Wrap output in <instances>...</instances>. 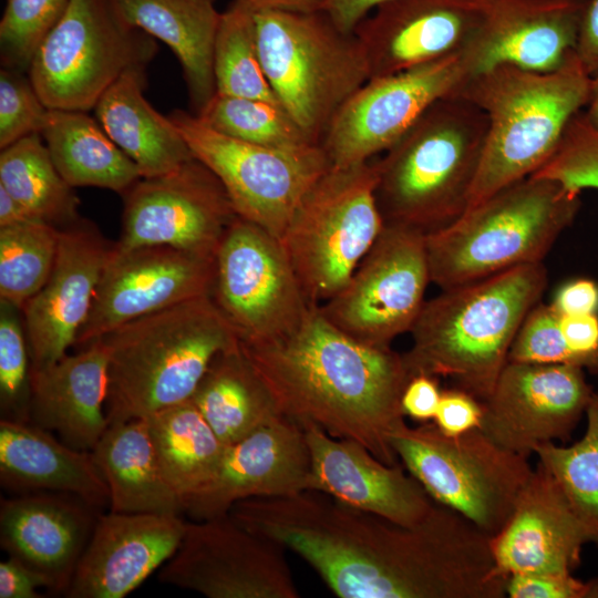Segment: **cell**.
Segmentation results:
<instances>
[{"mask_svg": "<svg viewBox=\"0 0 598 598\" xmlns=\"http://www.w3.org/2000/svg\"><path fill=\"white\" fill-rule=\"evenodd\" d=\"M228 515L306 560L340 598H504L491 537L435 503L403 525L306 491L249 498Z\"/></svg>", "mask_w": 598, "mask_h": 598, "instance_id": "1", "label": "cell"}, {"mask_svg": "<svg viewBox=\"0 0 598 598\" xmlns=\"http://www.w3.org/2000/svg\"><path fill=\"white\" fill-rule=\"evenodd\" d=\"M240 347L281 415L400 464L390 440L405 424L401 398L411 377L403 354L349 337L318 306L293 330Z\"/></svg>", "mask_w": 598, "mask_h": 598, "instance_id": "2", "label": "cell"}, {"mask_svg": "<svg viewBox=\"0 0 598 598\" xmlns=\"http://www.w3.org/2000/svg\"><path fill=\"white\" fill-rule=\"evenodd\" d=\"M548 283L543 262L460 285L424 302L403 353L410 377L448 378L486 400L508 361L519 327Z\"/></svg>", "mask_w": 598, "mask_h": 598, "instance_id": "3", "label": "cell"}, {"mask_svg": "<svg viewBox=\"0 0 598 598\" xmlns=\"http://www.w3.org/2000/svg\"><path fill=\"white\" fill-rule=\"evenodd\" d=\"M488 120L451 94L434 102L379 158L375 198L384 225L430 234L467 209Z\"/></svg>", "mask_w": 598, "mask_h": 598, "instance_id": "4", "label": "cell"}, {"mask_svg": "<svg viewBox=\"0 0 598 598\" xmlns=\"http://www.w3.org/2000/svg\"><path fill=\"white\" fill-rule=\"evenodd\" d=\"M591 80L575 53L551 72L499 63L461 84L454 94L488 120L466 210L535 174L550 158L571 118L585 109Z\"/></svg>", "mask_w": 598, "mask_h": 598, "instance_id": "5", "label": "cell"}, {"mask_svg": "<svg viewBox=\"0 0 598 598\" xmlns=\"http://www.w3.org/2000/svg\"><path fill=\"white\" fill-rule=\"evenodd\" d=\"M109 351V426L188 401L213 360L240 342L210 296L126 322Z\"/></svg>", "mask_w": 598, "mask_h": 598, "instance_id": "6", "label": "cell"}, {"mask_svg": "<svg viewBox=\"0 0 598 598\" xmlns=\"http://www.w3.org/2000/svg\"><path fill=\"white\" fill-rule=\"evenodd\" d=\"M580 193L530 175L426 234L431 282L442 290L542 262L575 220Z\"/></svg>", "mask_w": 598, "mask_h": 598, "instance_id": "7", "label": "cell"}, {"mask_svg": "<svg viewBox=\"0 0 598 598\" xmlns=\"http://www.w3.org/2000/svg\"><path fill=\"white\" fill-rule=\"evenodd\" d=\"M254 16L260 61L277 100L320 144L341 106L370 79L359 40L324 11Z\"/></svg>", "mask_w": 598, "mask_h": 598, "instance_id": "8", "label": "cell"}, {"mask_svg": "<svg viewBox=\"0 0 598 598\" xmlns=\"http://www.w3.org/2000/svg\"><path fill=\"white\" fill-rule=\"evenodd\" d=\"M374 159L330 166L296 208L281 244L311 306L337 295L384 228Z\"/></svg>", "mask_w": 598, "mask_h": 598, "instance_id": "9", "label": "cell"}, {"mask_svg": "<svg viewBox=\"0 0 598 598\" xmlns=\"http://www.w3.org/2000/svg\"><path fill=\"white\" fill-rule=\"evenodd\" d=\"M402 466L429 496L493 537L509 518L533 468L474 429L457 436L434 423L402 425L390 440Z\"/></svg>", "mask_w": 598, "mask_h": 598, "instance_id": "10", "label": "cell"}, {"mask_svg": "<svg viewBox=\"0 0 598 598\" xmlns=\"http://www.w3.org/2000/svg\"><path fill=\"white\" fill-rule=\"evenodd\" d=\"M156 48L110 0H71L37 48L28 76L48 109L87 112L124 72L146 68Z\"/></svg>", "mask_w": 598, "mask_h": 598, "instance_id": "11", "label": "cell"}, {"mask_svg": "<svg viewBox=\"0 0 598 598\" xmlns=\"http://www.w3.org/2000/svg\"><path fill=\"white\" fill-rule=\"evenodd\" d=\"M193 156L223 184L237 216L281 239L302 197L331 166L321 145L282 150L220 134L193 113L173 111Z\"/></svg>", "mask_w": 598, "mask_h": 598, "instance_id": "12", "label": "cell"}, {"mask_svg": "<svg viewBox=\"0 0 598 598\" xmlns=\"http://www.w3.org/2000/svg\"><path fill=\"white\" fill-rule=\"evenodd\" d=\"M210 298L241 342L280 337L311 308L281 240L239 216L215 254Z\"/></svg>", "mask_w": 598, "mask_h": 598, "instance_id": "13", "label": "cell"}, {"mask_svg": "<svg viewBox=\"0 0 598 598\" xmlns=\"http://www.w3.org/2000/svg\"><path fill=\"white\" fill-rule=\"evenodd\" d=\"M429 282L426 234L384 225L346 286L318 308L349 337L389 347L412 329Z\"/></svg>", "mask_w": 598, "mask_h": 598, "instance_id": "14", "label": "cell"}, {"mask_svg": "<svg viewBox=\"0 0 598 598\" xmlns=\"http://www.w3.org/2000/svg\"><path fill=\"white\" fill-rule=\"evenodd\" d=\"M471 76L465 52L372 78L341 106L321 140L331 166L369 162L384 153L437 100Z\"/></svg>", "mask_w": 598, "mask_h": 598, "instance_id": "15", "label": "cell"}, {"mask_svg": "<svg viewBox=\"0 0 598 598\" xmlns=\"http://www.w3.org/2000/svg\"><path fill=\"white\" fill-rule=\"evenodd\" d=\"M123 198L118 250L167 245L215 257L237 217L220 181L195 157L169 173L142 177Z\"/></svg>", "mask_w": 598, "mask_h": 598, "instance_id": "16", "label": "cell"}, {"mask_svg": "<svg viewBox=\"0 0 598 598\" xmlns=\"http://www.w3.org/2000/svg\"><path fill=\"white\" fill-rule=\"evenodd\" d=\"M283 549L229 515L187 523L162 582L208 598H298Z\"/></svg>", "mask_w": 598, "mask_h": 598, "instance_id": "17", "label": "cell"}, {"mask_svg": "<svg viewBox=\"0 0 598 598\" xmlns=\"http://www.w3.org/2000/svg\"><path fill=\"white\" fill-rule=\"evenodd\" d=\"M585 372L569 364L508 361L482 402L480 429L526 458L540 444L567 442L595 393Z\"/></svg>", "mask_w": 598, "mask_h": 598, "instance_id": "18", "label": "cell"}, {"mask_svg": "<svg viewBox=\"0 0 598 598\" xmlns=\"http://www.w3.org/2000/svg\"><path fill=\"white\" fill-rule=\"evenodd\" d=\"M214 269L212 256L167 245L118 250L114 244L74 347L140 317L210 296Z\"/></svg>", "mask_w": 598, "mask_h": 598, "instance_id": "19", "label": "cell"}, {"mask_svg": "<svg viewBox=\"0 0 598 598\" xmlns=\"http://www.w3.org/2000/svg\"><path fill=\"white\" fill-rule=\"evenodd\" d=\"M495 0H389L355 27L370 79L464 52ZM369 79V80H370Z\"/></svg>", "mask_w": 598, "mask_h": 598, "instance_id": "20", "label": "cell"}, {"mask_svg": "<svg viewBox=\"0 0 598 598\" xmlns=\"http://www.w3.org/2000/svg\"><path fill=\"white\" fill-rule=\"evenodd\" d=\"M113 247L114 243L84 218L59 228L50 277L21 309L31 369L56 362L75 346Z\"/></svg>", "mask_w": 598, "mask_h": 598, "instance_id": "21", "label": "cell"}, {"mask_svg": "<svg viewBox=\"0 0 598 598\" xmlns=\"http://www.w3.org/2000/svg\"><path fill=\"white\" fill-rule=\"evenodd\" d=\"M312 491L311 460L303 426L279 415L225 446L212 483L185 507L197 520L228 515L238 502Z\"/></svg>", "mask_w": 598, "mask_h": 598, "instance_id": "22", "label": "cell"}, {"mask_svg": "<svg viewBox=\"0 0 598 598\" xmlns=\"http://www.w3.org/2000/svg\"><path fill=\"white\" fill-rule=\"evenodd\" d=\"M186 525L176 513L99 514L64 596H127L172 558Z\"/></svg>", "mask_w": 598, "mask_h": 598, "instance_id": "23", "label": "cell"}, {"mask_svg": "<svg viewBox=\"0 0 598 598\" xmlns=\"http://www.w3.org/2000/svg\"><path fill=\"white\" fill-rule=\"evenodd\" d=\"M311 460L312 491L403 525H414L435 502L401 464L389 465L357 441L302 425Z\"/></svg>", "mask_w": 598, "mask_h": 598, "instance_id": "24", "label": "cell"}, {"mask_svg": "<svg viewBox=\"0 0 598 598\" xmlns=\"http://www.w3.org/2000/svg\"><path fill=\"white\" fill-rule=\"evenodd\" d=\"M589 543L553 476L539 463L519 493L502 529L491 537L496 573H573Z\"/></svg>", "mask_w": 598, "mask_h": 598, "instance_id": "25", "label": "cell"}, {"mask_svg": "<svg viewBox=\"0 0 598 598\" xmlns=\"http://www.w3.org/2000/svg\"><path fill=\"white\" fill-rule=\"evenodd\" d=\"M587 2L495 0L477 37L465 50L471 76L499 63L535 72L559 69L576 53Z\"/></svg>", "mask_w": 598, "mask_h": 598, "instance_id": "26", "label": "cell"}, {"mask_svg": "<svg viewBox=\"0 0 598 598\" xmlns=\"http://www.w3.org/2000/svg\"><path fill=\"white\" fill-rule=\"evenodd\" d=\"M96 508L64 493H25L0 501V545L65 594L95 526Z\"/></svg>", "mask_w": 598, "mask_h": 598, "instance_id": "27", "label": "cell"}, {"mask_svg": "<svg viewBox=\"0 0 598 598\" xmlns=\"http://www.w3.org/2000/svg\"><path fill=\"white\" fill-rule=\"evenodd\" d=\"M30 422L68 445L92 451L109 427V351L102 338L31 369Z\"/></svg>", "mask_w": 598, "mask_h": 598, "instance_id": "28", "label": "cell"}, {"mask_svg": "<svg viewBox=\"0 0 598 598\" xmlns=\"http://www.w3.org/2000/svg\"><path fill=\"white\" fill-rule=\"evenodd\" d=\"M0 483L16 494H71L96 509L110 503L92 451L74 448L31 422L0 420Z\"/></svg>", "mask_w": 598, "mask_h": 598, "instance_id": "29", "label": "cell"}, {"mask_svg": "<svg viewBox=\"0 0 598 598\" xmlns=\"http://www.w3.org/2000/svg\"><path fill=\"white\" fill-rule=\"evenodd\" d=\"M128 25L166 43L183 70L193 114L216 93L213 55L221 12L215 0H110Z\"/></svg>", "mask_w": 598, "mask_h": 598, "instance_id": "30", "label": "cell"}, {"mask_svg": "<svg viewBox=\"0 0 598 598\" xmlns=\"http://www.w3.org/2000/svg\"><path fill=\"white\" fill-rule=\"evenodd\" d=\"M145 83V68L127 70L93 110L103 130L136 164L142 177H154L194 156L171 118L144 97Z\"/></svg>", "mask_w": 598, "mask_h": 598, "instance_id": "31", "label": "cell"}, {"mask_svg": "<svg viewBox=\"0 0 598 598\" xmlns=\"http://www.w3.org/2000/svg\"><path fill=\"white\" fill-rule=\"evenodd\" d=\"M92 453L109 488L111 512H184L162 474L145 419L111 424Z\"/></svg>", "mask_w": 598, "mask_h": 598, "instance_id": "32", "label": "cell"}, {"mask_svg": "<svg viewBox=\"0 0 598 598\" xmlns=\"http://www.w3.org/2000/svg\"><path fill=\"white\" fill-rule=\"evenodd\" d=\"M40 134L73 188L99 187L123 195L142 178L136 164L86 112L49 109Z\"/></svg>", "mask_w": 598, "mask_h": 598, "instance_id": "33", "label": "cell"}, {"mask_svg": "<svg viewBox=\"0 0 598 598\" xmlns=\"http://www.w3.org/2000/svg\"><path fill=\"white\" fill-rule=\"evenodd\" d=\"M190 400L226 445L281 415L240 342L213 360Z\"/></svg>", "mask_w": 598, "mask_h": 598, "instance_id": "34", "label": "cell"}, {"mask_svg": "<svg viewBox=\"0 0 598 598\" xmlns=\"http://www.w3.org/2000/svg\"><path fill=\"white\" fill-rule=\"evenodd\" d=\"M143 419L162 474L185 511L187 504L214 480L226 444L192 400Z\"/></svg>", "mask_w": 598, "mask_h": 598, "instance_id": "35", "label": "cell"}, {"mask_svg": "<svg viewBox=\"0 0 598 598\" xmlns=\"http://www.w3.org/2000/svg\"><path fill=\"white\" fill-rule=\"evenodd\" d=\"M0 185L35 220L61 228L81 218L80 200L56 169L39 133L1 150Z\"/></svg>", "mask_w": 598, "mask_h": 598, "instance_id": "36", "label": "cell"}, {"mask_svg": "<svg viewBox=\"0 0 598 598\" xmlns=\"http://www.w3.org/2000/svg\"><path fill=\"white\" fill-rule=\"evenodd\" d=\"M582 437L571 445L554 442L536 447L537 463L553 476L589 543L598 546V392L586 411Z\"/></svg>", "mask_w": 598, "mask_h": 598, "instance_id": "37", "label": "cell"}, {"mask_svg": "<svg viewBox=\"0 0 598 598\" xmlns=\"http://www.w3.org/2000/svg\"><path fill=\"white\" fill-rule=\"evenodd\" d=\"M213 69L217 93L279 103L260 61L254 12L236 1L220 14Z\"/></svg>", "mask_w": 598, "mask_h": 598, "instance_id": "38", "label": "cell"}, {"mask_svg": "<svg viewBox=\"0 0 598 598\" xmlns=\"http://www.w3.org/2000/svg\"><path fill=\"white\" fill-rule=\"evenodd\" d=\"M196 116L209 128L250 144L282 150L320 145L276 102L216 92Z\"/></svg>", "mask_w": 598, "mask_h": 598, "instance_id": "39", "label": "cell"}, {"mask_svg": "<svg viewBox=\"0 0 598 598\" xmlns=\"http://www.w3.org/2000/svg\"><path fill=\"white\" fill-rule=\"evenodd\" d=\"M59 228L42 220L0 227V298L20 311L54 266Z\"/></svg>", "mask_w": 598, "mask_h": 598, "instance_id": "40", "label": "cell"}, {"mask_svg": "<svg viewBox=\"0 0 598 598\" xmlns=\"http://www.w3.org/2000/svg\"><path fill=\"white\" fill-rule=\"evenodd\" d=\"M71 0H7L0 21L2 66L28 72L32 56Z\"/></svg>", "mask_w": 598, "mask_h": 598, "instance_id": "41", "label": "cell"}, {"mask_svg": "<svg viewBox=\"0 0 598 598\" xmlns=\"http://www.w3.org/2000/svg\"><path fill=\"white\" fill-rule=\"evenodd\" d=\"M14 306L0 309V409L1 419L30 422L31 359L25 329Z\"/></svg>", "mask_w": 598, "mask_h": 598, "instance_id": "42", "label": "cell"}, {"mask_svg": "<svg viewBox=\"0 0 598 598\" xmlns=\"http://www.w3.org/2000/svg\"><path fill=\"white\" fill-rule=\"evenodd\" d=\"M533 175L578 193L598 189V130L582 111L571 118L554 154Z\"/></svg>", "mask_w": 598, "mask_h": 598, "instance_id": "43", "label": "cell"}, {"mask_svg": "<svg viewBox=\"0 0 598 598\" xmlns=\"http://www.w3.org/2000/svg\"><path fill=\"white\" fill-rule=\"evenodd\" d=\"M49 109L22 71H0V148L34 133H41Z\"/></svg>", "mask_w": 598, "mask_h": 598, "instance_id": "44", "label": "cell"}, {"mask_svg": "<svg viewBox=\"0 0 598 598\" xmlns=\"http://www.w3.org/2000/svg\"><path fill=\"white\" fill-rule=\"evenodd\" d=\"M559 318L550 303L538 302L519 327L508 353V361L579 367L577 358L563 337Z\"/></svg>", "mask_w": 598, "mask_h": 598, "instance_id": "45", "label": "cell"}, {"mask_svg": "<svg viewBox=\"0 0 598 598\" xmlns=\"http://www.w3.org/2000/svg\"><path fill=\"white\" fill-rule=\"evenodd\" d=\"M511 598H598V578L582 580L573 573L512 575L506 579Z\"/></svg>", "mask_w": 598, "mask_h": 598, "instance_id": "46", "label": "cell"}, {"mask_svg": "<svg viewBox=\"0 0 598 598\" xmlns=\"http://www.w3.org/2000/svg\"><path fill=\"white\" fill-rule=\"evenodd\" d=\"M482 402L457 388L442 390L440 403L433 423L448 436H457L474 429H480Z\"/></svg>", "mask_w": 598, "mask_h": 598, "instance_id": "47", "label": "cell"}, {"mask_svg": "<svg viewBox=\"0 0 598 598\" xmlns=\"http://www.w3.org/2000/svg\"><path fill=\"white\" fill-rule=\"evenodd\" d=\"M560 316V315H559ZM563 337L585 371L598 374V316H560Z\"/></svg>", "mask_w": 598, "mask_h": 598, "instance_id": "48", "label": "cell"}, {"mask_svg": "<svg viewBox=\"0 0 598 598\" xmlns=\"http://www.w3.org/2000/svg\"><path fill=\"white\" fill-rule=\"evenodd\" d=\"M441 394L442 390L436 377L429 374L412 375L401 398L404 415L423 423L433 421Z\"/></svg>", "mask_w": 598, "mask_h": 598, "instance_id": "49", "label": "cell"}, {"mask_svg": "<svg viewBox=\"0 0 598 598\" xmlns=\"http://www.w3.org/2000/svg\"><path fill=\"white\" fill-rule=\"evenodd\" d=\"M38 588L51 591L42 574L12 556L0 563V598H41Z\"/></svg>", "mask_w": 598, "mask_h": 598, "instance_id": "50", "label": "cell"}, {"mask_svg": "<svg viewBox=\"0 0 598 598\" xmlns=\"http://www.w3.org/2000/svg\"><path fill=\"white\" fill-rule=\"evenodd\" d=\"M550 306L560 316H580L598 312V283L580 278L563 285Z\"/></svg>", "mask_w": 598, "mask_h": 598, "instance_id": "51", "label": "cell"}, {"mask_svg": "<svg viewBox=\"0 0 598 598\" xmlns=\"http://www.w3.org/2000/svg\"><path fill=\"white\" fill-rule=\"evenodd\" d=\"M576 55L589 76H598V0H588L579 30Z\"/></svg>", "mask_w": 598, "mask_h": 598, "instance_id": "52", "label": "cell"}, {"mask_svg": "<svg viewBox=\"0 0 598 598\" xmlns=\"http://www.w3.org/2000/svg\"><path fill=\"white\" fill-rule=\"evenodd\" d=\"M386 1L389 0H329L324 12L340 30L352 33L362 19Z\"/></svg>", "mask_w": 598, "mask_h": 598, "instance_id": "53", "label": "cell"}, {"mask_svg": "<svg viewBox=\"0 0 598 598\" xmlns=\"http://www.w3.org/2000/svg\"><path fill=\"white\" fill-rule=\"evenodd\" d=\"M254 13L279 11L290 13H312L324 11L329 0H234Z\"/></svg>", "mask_w": 598, "mask_h": 598, "instance_id": "54", "label": "cell"}, {"mask_svg": "<svg viewBox=\"0 0 598 598\" xmlns=\"http://www.w3.org/2000/svg\"><path fill=\"white\" fill-rule=\"evenodd\" d=\"M33 219L4 187L0 185V227L12 226Z\"/></svg>", "mask_w": 598, "mask_h": 598, "instance_id": "55", "label": "cell"}, {"mask_svg": "<svg viewBox=\"0 0 598 598\" xmlns=\"http://www.w3.org/2000/svg\"><path fill=\"white\" fill-rule=\"evenodd\" d=\"M582 112L587 121L598 130V76L591 80L590 95Z\"/></svg>", "mask_w": 598, "mask_h": 598, "instance_id": "56", "label": "cell"}]
</instances>
